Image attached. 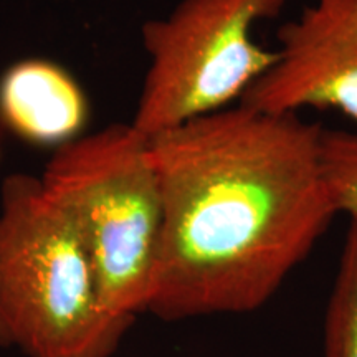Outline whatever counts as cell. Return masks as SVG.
Returning <instances> with one entry per match:
<instances>
[{
    "label": "cell",
    "instance_id": "obj_1",
    "mask_svg": "<svg viewBox=\"0 0 357 357\" xmlns=\"http://www.w3.org/2000/svg\"><path fill=\"white\" fill-rule=\"evenodd\" d=\"M323 131L240 102L149 137L162 231L147 312L245 314L275 296L339 215Z\"/></svg>",
    "mask_w": 357,
    "mask_h": 357
},
{
    "label": "cell",
    "instance_id": "obj_2",
    "mask_svg": "<svg viewBox=\"0 0 357 357\" xmlns=\"http://www.w3.org/2000/svg\"><path fill=\"white\" fill-rule=\"evenodd\" d=\"M129 323L101 303L86 250L40 177L0 190V346L26 357H111Z\"/></svg>",
    "mask_w": 357,
    "mask_h": 357
},
{
    "label": "cell",
    "instance_id": "obj_3",
    "mask_svg": "<svg viewBox=\"0 0 357 357\" xmlns=\"http://www.w3.org/2000/svg\"><path fill=\"white\" fill-rule=\"evenodd\" d=\"M86 250L101 303L132 324L147 312L162 231V194L149 137L111 124L53 153L40 177Z\"/></svg>",
    "mask_w": 357,
    "mask_h": 357
},
{
    "label": "cell",
    "instance_id": "obj_4",
    "mask_svg": "<svg viewBox=\"0 0 357 357\" xmlns=\"http://www.w3.org/2000/svg\"><path fill=\"white\" fill-rule=\"evenodd\" d=\"M287 0H181L142 24L149 55L131 124L147 137L242 102L276 61L255 38Z\"/></svg>",
    "mask_w": 357,
    "mask_h": 357
},
{
    "label": "cell",
    "instance_id": "obj_5",
    "mask_svg": "<svg viewBox=\"0 0 357 357\" xmlns=\"http://www.w3.org/2000/svg\"><path fill=\"white\" fill-rule=\"evenodd\" d=\"M278 43L243 105L273 114L334 109L357 123V0H312L280 26Z\"/></svg>",
    "mask_w": 357,
    "mask_h": 357
},
{
    "label": "cell",
    "instance_id": "obj_6",
    "mask_svg": "<svg viewBox=\"0 0 357 357\" xmlns=\"http://www.w3.org/2000/svg\"><path fill=\"white\" fill-rule=\"evenodd\" d=\"M88 121L83 88L56 61L25 58L0 77V126L17 139L58 149L78 139Z\"/></svg>",
    "mask_w": 357,
    "mask_h": 357
},
{
    "label": "cell",
    "instance_id": "obj_7",
    "mask_svg": "<svg viewBox=\"0 0 357 357\" xmlns=\"http://www.w3.org/2000/svg\"><path fill=\"white\" fill-rule=\"evenodd\" d=\"M324 357H357V223L351 222L324 318Z\"/></svg>",
    "mask_w": 357,
    "mask_h": 357
},
{
    "label": "cell",
    "instance_id": "obj_8",
    "mask_svg": "<svg viewBox=\"0 0 357 357\" xmlns=\"http://www.w3.org/2000/svg\"><path fill=\"white\" fill-rule=\"evenodd\" d=\"M323 162L339 213L357 223V132L324 129Z\"/></svg>",
    "mask_w": 357,
    "mask_h": 357
}]
</instances>
